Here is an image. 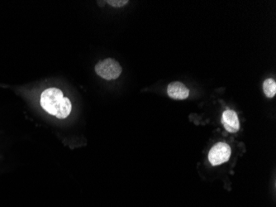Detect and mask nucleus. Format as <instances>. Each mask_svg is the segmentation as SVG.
<instances>
[{
    "label": "nucleus",
    "instance_id": "1",
    "mask_svg": "<svg viewBox=\"0 0 276 207\" xmlns=\"http://www.w3.org/2000/svg\"><path fill=\"white\" fill-rule=\"evenodd\" d=\"M44 110L56 118H67L70 116L72 106L67 97H64L62 92L57 88H49L42 92L40 100Z\"/></svg>",
    "mask_w": 276,
    "mask_h": 207
},
{
    "label": "nucleus",
    "instance_id": "2",
    "mask_svg": "<svg viewBox=\"0 0 276 207\" xmlns=\"http://www.w3.org/2000/svg\"><path fill=\"white\" fill-rule=\"evenodd\" d=\"M95 72L97 75L107 80H112L119 78L123 72L120 64L113 58H108L100 60L95 66Z\"/></svg>",
    "mask_w": 276,
    "mask_h": 207
},
{
    "label": "nucleus",
    "instance_id": "3",
    "mask_svg": "<svg viewBox=\"0 0 276 207\" xmlns=\"http://www.w3.org/2000/svg\"><path fill=\"white\" fill-rule=\"evenodd\" d=\"M232 150L226 142H218L212 148L209 152V161L213 166H219L225 164L230 158Z\"/></svg>",
    "mask_w": 276,
    "mask_h": 207
},
{
    "label": "nucleus",
    "instance_id": "4",
    "mask_svg": "<svg viewBox=\"0 0 276 207\" xmlns=\"http://www.w3.org/2000/svg\"><path fill=\"white\" fill-rule=\"evenodd\" d=\"M222 124L228 132L233 134L238 132L240 128L238 114L231 110L224 111L222 117Z\"/></svg>",
    "mask_w": 276,
    "mask_h": 207
},
{
    "label": "nucleus",
    "instance_id": "5",
    "mask_svg": "<svg viewBox=\"0 0 276 207\" xmlns=\"http://www.w3.org/2000/svg\"><path fill=\"white\" fill-rule=\"evenodd\" d=\"M167 93L169 96L174 100H182L187 99L190 94V90L181 82H171L167 87Z\"/></svg>",
    "mask_w": 276,
    "mask_h": 207
},
{
    "label": "nucleus",
    "instance_id": "6",
    "mask_svg": "<svg viewBox=\"0 0 276 207\" xmlns=\"http://www.w3.org/2000/svg\"><path fill=\"white\" fill-rule=\"evenodd\" d=\"M263 90L268 98H273L276 94V82L275 80L269 78L263 83Z\"/></svg>",
    "mask_w": 276,
    "mask_h": 207
},
{
    "label": "nucleus",
    "instance_id": "7",
    "mask_svg": "<svg viewBox=\"0 0 276 207\" xmlns=\"http://www.w3.org/2000/svg\"><path fill=\"white\" fill-rule=\"evenodd\" d=\"M107 2L113 7L121 8L127 4L128 1H126V0H108Z\"/></svg>",
    "mask_w": 276,
    "mask_h": 207
}]
</instances>
